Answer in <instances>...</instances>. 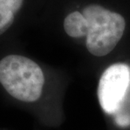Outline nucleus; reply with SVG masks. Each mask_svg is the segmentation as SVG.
<instances>
[{"mask_svg":"<svg viewBox=\"0 0 130 130\" xmlns=\"http://www.w3.org/2000/svg\"><path fill=\"white\" fill-rule=\"evenodd\" d=\"M41 20L58 25L64 35L83 40L92 56H107L130 25V0H47Z\"/></svg>","mask_w":130,"mask_h":130,"instance_id":"1","label":"nucleus"},{"mask_svg":"<svg viewBox=\"0 0 130 130\" xmlns=\"http://www.w3.org/2000/svg\"><path fill=\"white\" fill-rule=\"evenodd\" d=\"M0 83L15 99L33 102L42 93L45 75L36 61L22 54L9 53L0 58Z\"/></svg>","mask_w":130,"mask_h":130,"instance_id":"2","label":"nucleus"},{"mask_svg":"<svg viewBox=\"0 0 130 130\" xmlns=\"http://www.w3.org/2000/svg\"><path fill=\"white\" fill-rule=\"evenodd\" d=\"M130 85V68L125 63L109 66L99 81L97 95L104 111L115 112L120 107Z\"/></svg>","mask_w":130,"mask_h":130,"instance_id":"3","label":"nucleus"},{"mask_svg":"<svg viewBox=\"0 0 130 130\" xmlns=\"http://www.w3.org/2000/svg\"><path fill=\"white\" fill-rule=\"evenodd\" d=\"M47 0H0V38L40 20Z\"/></svg>","mask_w":130,"mask_h":130,"instance_id":"4","label":"nucleus"},{"mask_svg":"<svg viewBox=\"0 0 130 130\" xmlns=\"http://www.w3.org/2000/svg\"><path fill=\"white\" fill-rule=\"evenodd\" d=\"M117 122H118V123L119 125L126 126V125H128V124H129L130 120L128 117H119L118 118V120H117Z\"/></svg>","mask_w":130,"mask_h":130,"instance_id":"5","label":"nucleus"}]
</instances>
